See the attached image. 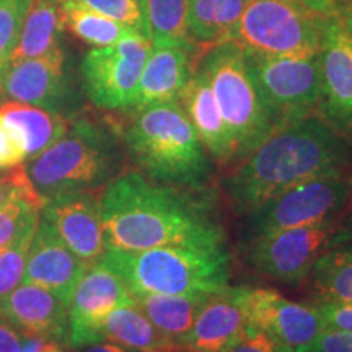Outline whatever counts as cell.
Masks as SVG:
<instances>
[{
	"mask_svg": "<svg viewBox=\"0 0 352 352\" xmlns=\"http://www.w3.org/2000/svg\"><path fill=\"white\" fill-rule=\"evenodd\" d=\"M98 202L104 245L113 252L223 243L222 230L195 197L182 188L153 182L139 171L113 178Z\"/></svg>",
	"mask_w": 352,
	"mask_h": 352,
	"instance_id": "obj_1",
	"label": "cell"
},
{
	"mask_svg": "<svg viewBox=\"0 0 352 352\" xmlns=\"http://www.w3.org/2000/svg\"><path fill=\"white\" fill-rule=\"evenodd\" d=\"M340 170H352L351 139L314 114L277 129L240 160L226 188L233 209L250 215L287 189Z\"/></svg>",
	"mask_w": 352,
	"mask_h": 352,
	"instance_id": "obj_2",
	"label": "cell"
},
{
	"mask_svg": "<svg viewBox=\"0 0 352 352\" xmlns=\"http://www.w3.org/2000/svg\"><path fill=\"white\" fill-rule=\"evenodd\" d=\"M98 263L120 276L132 296L217 294L230 279L223 243L168 245L135 253L107 250Z\"/></svg>",
	"mask_w": 352,
	"mask_h": 352,
	"instance_id": "obj_3",
	"label": "cell"
},
{
	"mask_svg": "<svg viewBox=\"0 0 352 352\" xmlns=\"http://www.w3.org/2000/svg\"><path fill=\"white\" fill-rule=\"evenodd\" d=\"M122 139L132 162L153 182L201 188L210 173L208 151L179 101L135 109Z\"/></svg>",
	"mask_w": 352,
	"mask_h": 352,
	"instance_id": "obj_4",
	"label": "cell"
},
{
	"mask_svg": "<svg viewBox=\"0 0 352 352\" xmlns=\"http://www.w3.org/2000/svg\"><path fill=\"white\" fill-rule=\"evenodd\" d=\"M44 201L67 192H91L116 178L120 155L111 138L94 122L78 120L65 134L25 165Z\"/></svg>",
	"mask_w": 352,
	"mask_h": 352,
	"instance_id": "obj_5",
	"label": "cell"
},
{
	"mask_svg": "<svg viewBox=\"0 0 352 352\" xmlns=\"http://www.w3.org/2000/svg\"><path fill=\"white\" fill-rule=\"evenodd\" d=\"M201 69L230 129L235 162L243 160L277 131L250 72L245 51L233 41L215 44L206 52Z\"/></svg>",
	"mask_w": 352,
	"mask_h": 352,
	"instance_id": "obj_6",
	"label": "cell"
},
{
	"mask_svg": "<svg viewBox=\"0 0 352 352\" xmlns=\"http://www.w3.org/2000/svg\"><path fill=\"white\" fill-rule=\"evenodd\" d=\"M327 20L300 0H248L228 41L250 54L314 57Z\"/></svg>",
	"mask_w": 352,
	"mask_h": 352,
	"instance_id": "obj_7",
	"label": "cell"
},
{
	"mask_svg": "<svg viewBox=\"0 0 352 352\" xmlns=\"http://www.w3.org/2000/svg\"><path fill=\"white\" fill-rule=\"evenodd\" d=\"M351 208L352 171H329L287 189L250 214V239L285 228L334 223Z\"/></svg>",
	"mask_w": 352,
	"mask_h": 352,
	"instance_id": "obj_8",
	"label": "cell"
},
{
	"mask_svg": "<svg viewBox=\"0 0 352 352\" xmlns=\"http://www.w3.org/2000/svg\"><path fill=\"white\" fill-rule=\"evenodd\" d=\"M250 72L277 129L318 113L320 54L274 57L245 52Z\"/></svg>",
	"mask_w": 352,
	"mask_h": 352,
	"instance_id": "obj_9",
	"label": "cell"
},
{
	"mask_svg": "<svg viewBox=\"0 0 352 352\" xmlns=\"http://www.w3.org/2000/svg\"><path fill=\"white\" fill-rule=\"evenodd\" d=\"M151 39L134 32L109 46L94 47L82 63L83 87L95 107L131 109L135 104Z\"/></svg>",
	"mask_w": 352,
	"mask_h": 352,
	"instance_id": "obj_10",
	"label": "cell"
},
{
	"mask_svg": "<svg viewBox=\"0 0 352 352\" xmlns=\"http://www.w3.org/2000/svg\"><path fill=\"white\" fill-rule=\"evenodd\" d=\"M334 230V223H320L264 233L250 239L246 256L259 274L297 285L310 276Z\"/></svg>",
	"mask_w": 352,
	"mask_h": 352,
	"instance_id": "obj_11",
	"label": "cell"
},
{
	"mask_svg": "<svg viewBox=\"0 0 352 352\" xmlns=\"http://www.w3.org/2000/svg\"><path fill=\"white\" fill-rule=\"evenodd\" d=\"M318 116L352 140V36L340 15L324 21L320 50Z\"/></svg>",
	"mask_w": 352,
	"mask_h": 352,
	"instance_id": "obj_12",
	"label": "cell"
},
{
	"mask_svg": "<svg viewBox=\"0 0 352 352\" xmlns=\"http://www.w3.org/2000/svg\"><path fill=\"white\" fill-rule=\"evenodd\" d=\"M243 307L250 327L267 334L284 352L308 346L323 331L315 305L292 302L276 290L243 287Z\"/></svg>",
	"mask_w": 352,
	"mask_h": 352,
	"instance_id": "obj_13",
	"label": "cell"
},
{
	"mask_svg": "<svg viewBox=\"0 0 352 352\" xmlns=\"http://www.w3.org/2000/svg\"><path fill=\"white\" fill-rule=\"evenodd\" d=\"M135 305L134 296L111 270L96 263L87 270L69 302V346L101 341V327L113 310Z\"/></svg>",
	"mask_w": 352,
	"mask_h": 352,
	"instance_id": "obj_14",
	"label": "cell"
},
{
	"mask_svg": "<svg viewBox=\"0 0 352 352\" xmlns=\"http://www.w3.org/2000/svg\"><path fill=\"white\" fill-rule=\"evenodd\" d=\"M41 217L54 228L57 236L88 267L101 259L104 245L100 202L91 192H67L44 202Z\"/></svg>",
	"mask_w": 352,
	"mask_h": 352,
	"instance_id": "obj_15",
	"label": "cell"
},
{
	"mask_svg": "<svg viewBox=\"0 0 352 352\" xmlns=\"http://www.w3.org/2000/svg\"><path fill=\"white\" fill-rule=\"evenodd\" d=\"M87 270V264L70 252L51 223L39 214L26 259L23 283L47 289L69 305L74 290Z\"/></svg>",
	"mask_w": 352,
	"mask_h": 352,
	"instance_id": "obj_16",
	"label": "cell"
},
{
	"mask_svg": "<svg viewBox=\"0 0 352 352\" xmlns=\"http://www.w3.org/2000/svg\"><path fill=\"white\" fill-rule=\"evenodd\" d=\"M0 95L12 101L59 111L67 95L63 50L59 47L50 54L8 65L0 83Z\"/></svg>",
	"mask_w": 352,
	"mask_h": 352,
	"instance_id": "obj_17",
	"label": "cell"
},
{
	"mask_svg": "<svg viewBox=\"0 0 352 352\" xmlns=\"http://www.w3.org/2000/svg\"><path fill=\"white\" fill-rule=\"evenodd\" d=\"M248 327L243 307V287L212 294L202 305L182 342L186 352H228Z\"/></svg>",
	"mask_w": 352,
	"mask_h": 352,
	"instance_id": "obj_18",
	"label": "cell"
},
{
	"mask_svg": "<svg viewBox=\"0 0 352 352\" xmlns=\"http://www.w3.org/2000/svg\"><path fill=\"white\" fill-rule=\"evenodd\" d=\"M0 316L23 333L67 340L69 305L39 285L21 283L0 302Z\"/></svg>",
	"mask_w": 352,
	"mask_h": 352,
	"instance_id": "obj_19",
	"label": "cell"
},
{
	"mask_svg": "<svg viewBox=\"0 0 352 352\" xmlns=\"http://www.w3.org/2000/svg\"><path fill=\"white\" fill-rule=\"evenodd\" d=\"M179 103L206 151L219 164L235 162V147H233L230 129L220 113L209 78L201 67L189 77L179 95Z\"/></svg>",
	"mask_w": 352,
	"mask_h": 352,
	"instance_id": "obj_20",
	"label": "cell"
},
{
	"mask_svg": "<svg viewBox=\"0 0 352 352\" xmlns=\"http://www.w3.org/2000/svg\"><path fill=\"white\" fill-rule=\"evenodd\" d=\"M192 72L189 47L152 46L139 80L134 109L179 101Z\"/></svg>",
	"mask_w": 352,
	"mask_h": 352,
	"instance_id": "obj_21",
	"label": "cell"
},
{
	"mask_svg": "<svg viewBox=\"0 0 352 352\" xmlns=\"http://www.w3.org/2000/svg\"><path fill=\"white\" fill-rule=\"evenodd\" d=\"M310 277L320 297L352 303V228L334 230Z\"/></svg>",
	"mask_w": 352,
	"mask_h": 352,
	"instance_id": "obj_22",
	"label": "cell"
},
{
	"mask_svg": "<svg viewBox=\"0 0 352 352\" xmlns=\"http://www.w3.org/2000/svg\"><path fill=\"white\" fill-rule=\"evenodd\" d=\"M6 121L20 134L26 151V162L56 144L69 129V121L59 111H51L20 101H7L0 107Z\"/></svg>",
	"mask_w": 352,
	"mask_h": 352,
	"instance_id": "obj_23",
	"label": "cell"
},
{
	"mask_svg": "<svg viewBox=\"0 0 352 352\" xmlns=\"http://www.w3.org/2000/svg\"><path fill=\"white\" fill-rule=\"evenodd\" d=\"M212 294H188V296H162L140 294L134 296L135 305L144 315L182 351V342L195 323L197 314Z\"/></svg>",
	"mask_w": 352,
	"mask_h": 352,
	"instance_id": "obj_24",
	"label": "cell"
},
{
	"mask_svg": "<svg viewBox=\"0 0 352 352\" xmlns=\"http://www.w3.org/2000/svg\"><path fill=\"white\" fill-rule=\"evenodd\" d=\"M101 340L124 347L127 352L179 351L173 341L155 328L138 305L121 307L107 316L101 327Z\"/></svg>",
	"mask_w": 352,
	"mask_h": 352,
	"instance_id": "obj_25",
	"label": "cell"
},
{
	"mask_svg": "<svg viewBox=\"0 0 352 352\" xmlns=\"http://www.w3.org/2000/svg\"><path fill=\"white\" fill-rule=\"evenodd\" d=\"M63 30V15L56 0H32L10 64L59 50Z\"/></svg>",
	"mask_w": 352,
	"mask_h": 352,
	"instance_id": "obj_26",
	"label": "cell"
},
{
	"mask_svg": "<svg viewBox=\"0 0 352 352\" xmlns=\"http://www.w3.org/2000/svg\"><path fill=\"white\" fill-rule=\"evenodd\" d=\"M248 0H189L188 32L206 50L228 41Z\"/></svg>",
	"mask_w": 352,
	"mask_h": 352,
	"instance_id": "obj_27",
	"label": "cell"
},
{
	"mask_svg": "<svg viewBox=\"0 0 352 352\" xmlns=\"http://www.w3.org/2000/svg\"><path fill=\"white\" fill-rule=\"evenodd\" d=\"M57 6H59L60 15H63L64 28H67L74 36L94 47L109 46V44L121 41L122 38L134 33V30L108 19L98 12L90 10V8L77 2L60 0V2H57Z\"/></svg>",
	"mask_w": 352,
	"mask_h": 352,
	"instance_id": "obj_28",
	"label": "cell"
},
{
	"mask_svg": "<svg viewBox=\"0 0 352 352\" xmlns=\"http://www.w3.org/2000/svg\"><path fill=\"white\" fill-rule=\"evenodd\" d=\"M189 0H147V26L152 46L191 50L188 32Z\"/></svg>",
	"mask_w": 352,
	"mask_h": 352,
	"instance_id": "obj_29",
	"label": "cell"
},
{
	"mask_svg": "<svg viewBox=\"0 0 352 352\" xmlns=\"http://www.w3.org/2000/svg\"><path fill=\"white\" fill-rule=\"evenodd\" d=\"M36 227L38 222L30 223L10 243L0 248V302L23 283L26 259Z\"/></svg>",
	"mask_w": 352,
	"mask_h": 352,
	"instance_id": "obj_30",
	"label": "cell"
},
{
	"mask_svg": "<svg viewBox=\"0 0 352 352\" xmlns=\"http://www.w3.org/2000/svg\"><path fill=\"white\" fill-rule=\"evenodd\" d=\"M70 2L80 3L148 38L147 0H70Z\"/></svg>",
	"mask_w": 352,
	"mask_h": 352,
	"instance_id": "obj_31",
	"label": "cell"
},
{
	"mask_svg": "<svg viewBox=\"0 0 352 352\" xmlns=\"http://www.w3.org/2000/svg\"><path fill=\"white\" fill-rule=\"evenodd\" d=\"M30 2L32 0H0V83L20 39Z\"/></svg>",
	"mask_w": 352,
	"mask_h": 352,
	"instance_id": "obj_32",
	"label": "cell"
},
{
	"mask_svg": "<svg viewBox=\"0 0 352 352\" xmlns=\"http://www.w3.org/2000/svg\"><path fill=\"white\" fill-rule=\"evenodd\" d=\"M41 208L32 201L16 197L0 208V248L20 235L30 223L38 222Z\"/></svg>",
	"mask_w": 352,
	"mask_h": 352,
	"instance_id": "obj_33",
	"label": "cell"
},
{
	"mask_svg": "<svg viewBox=\"0 0 352 352\" xmlns=\"http://www.w3.org/2000/svg\"><path fill=\"white\" fill-rule=\"evenodd\" d=\"M16 197L32 201L41 209L46 202L34 189L32 179L26 173L25 164L12 166V168H0V208Z\"/></svg>",
	"mask_w": 352,
	"mask_h": 352,
	"instance_id": "obj_34",
	"label": "cell"
},
{
	"mask_svg": "<svg viewBox=\"0 0 352 352\" xmlns=\"http://www.w3.org/2000/svg\"><path fill=\"white\" fill-rule=\"evenodd\" d=\"M315 308L320 314L323 329L352 334V303L320 297Z\"/></svg>",
	"mask_w": 352,
	"mask_h": 352,
	"instance_id": "obj_35",
	"label": "cell"
},
{
	"mask_svg": "<svg viewBox=\"0 0 352 352\" xmlns=\"http://www.w3.org/2000/svg\"><path fill=\"white\" fill-rule=\"evenodd\" d=\"M26 162V151L20 134L0 113V168H12Z\"/></svg>",
	"mask_w": 352,
	"mask_h": 352,
	"instance_id": "obj_36",
	"label": "cell"
},
{
	"mask_svg": "<svg viewBox=\"0 0 352 352\" xmlns=\"http://www.w3.org/2000/svg\"><path fill=\"white\" fill-rule=\"evenodd\" d=\"M296 352H352V334L323 329L310 344Z\"/></svg>",
	"mask_w": 352,
	"mask_h": 352,
	"instance_id": "obj_37",
	"label": "cell"
},
{
	"mask_svg": "<svg viewBox=\"0 0 352 352\" xmlns=\"http://www.w3.org/2000/svg\"><path fill=\"white\" fill-rule=\"evenodd\" d=\"M228 352H284L267 334L253 327H246L243 336Z\"/></svg>",
	"mask_w": 352,
	"mask_h": 352,
	"instance_id": "obj_38",
	"label": "cell"
},
{
	"mask_svg": "<svg viewBox=\"0 0 352 352\" xmlns=\"http://www.w3.org/2000/svg\"><path fill=\"white\" fill-rule=\"evenodd\" d=\"M25 333L0 316V352H23Z\"/></svg>",
	"mask_w": 352,
	"mask_h": 352,
	"instance_id": "obj_39",
	"label": "cell"
},
{
	"mask_svg": "<svg viewBox=\"0 0 352 352\" xmlns=\"http://www.w3.org/2000/svg\"><path fill=\"white\" fill-rule=\"evenodd\" d=\"M23 352H65L60 346V341L52 338L38 336V334L25 333Z\"/></svg>",
	"mask_w": 352,
	"mask_h": 352,
	"instance_id": "obj_40",
	"label": "cell"
},
{
	"mask_svg": "<svg viewBox=\"0 0 352 352\" xmlns=\"http://www.w3.org/2000/svg\"><path fill=\"white\" fill-rule=\"evenodd\" d=\"M78 352H127L124 347L114 344L111 341L101 340L96 342H91V344H85L82 347H77Z\"/></svg>",
	"mask_w": 352,
	"mask_h": 352,
	"instance_id": "obj_41",
	"label": "cell"
},
{
	"mask_svg": "<svg viewBox=\"0 0 352 352\" xmlns=\"http://www.w3.org/2000/svg\"><path fill=\"white\" fill-rule=\"evenodd\" d=\"M329 3H331L338 15L352 7V0H329Z\"/></svg>",
	"mask_w": 352,
	"mask_h": 352,
	"instance_id": "obj_42",
	"label": "cell"
},
{
	"mask_svg": "<svg viewBox=\"0 0 352 352\" xmlns=\"http://www.w3.org/2000/svg\"><path fill=\"white\" fill-rule=\"evenodd\" d=\"M342 23H344L346 30L349 32V34L352 36V7L347 8V10H344L342 13H340Z\"/></svg>",
	"mask_w": 352,
	"mask_h": 352,
	"instance_id": "obj_43",
	"label": "cell"
},
{
	"mask_svg": "<svg viewBox=\"0 0 352 352\" xmlns=\"http://www.w3.org/2000/svg\"><path fill=\"white\" fill-rule=\"evenodd\" d=\"M170 352H186V351H170Z\"/></svg>",
	"mask_w": 352,
	"mask_h": 352,
	"instance_id": "obj_44",
	"label": "cell"
}]
</instances>
